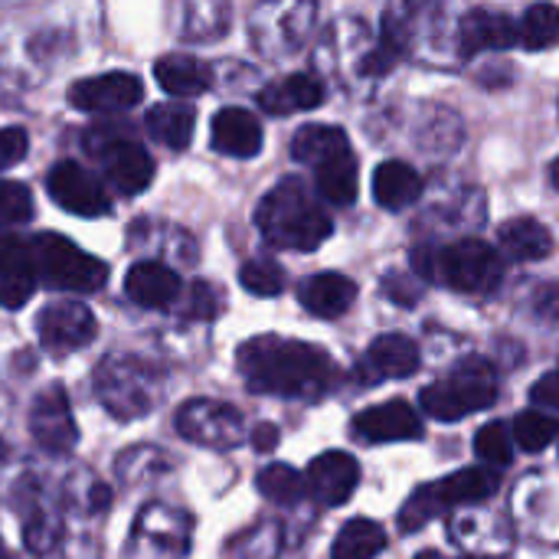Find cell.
Here are the masks:
<instances>
[{"mask_svg":"<svg viewBox=\"0 0 559 559\" xmlns=\"http://www.w3.org/2000/svg\"><path fill=\"white\" fill-rule=\"evenodd\" d=\"M236 364L252 393L314 400L328 393L337 370L334 360L305 341L285 337H252L236 350Z\"/></svg>","mask_w":559,"mask_h":559,"instance_id":"1","label":"cell"},{"mask_svg":"<svg viewBox=\"0 0 559 559\" xmlns=\"http://www.w3.org/2000/svg\"><path fill=\"white\" fill-rule=\"evenodd\" d=\"M255 226L272 246L292 249V252H314L334 233L331 216L308 193V187L295 177L275 183L262 197L255 210Z\"/></svg>","mask_w":559,"mask_h":559,"instance_id":"2","label":"cell"},{"mask_svg":"<svg viewBox=\"0 0 559 559\" xmlns=\"http://www.w3.org/2000/svg\"><path fill=\"white\" fill-rule=\"evenodd\" d=\"M413 265L423 278H436L455 292H495L504 278V259L481 239H459L442 249H416Z\"/></svg>","mask_w":559,"mask_h":559,"instance_id":"3","label":"cell"},{"mask_svg":"<svg viewBox=\"0 0 559 559\" xmlns=\"http://www.w3.org/2000/svg\"><path fill=\"white\" fill-rule=\"evenodd\" d=\"M95 393L102 400V406L118 419V423H134L141 416H147L157 400H160V386H164V373L131 354H111L95 367Z\"/></svg>","mask_w":559,"mask_h":559,"instance_id":"4","label":"cell"},{"mask_svg":"<svg viewBox=\"0 0 559 559\" xmlns=\"http://www.w3.org/2000/svg\"><path fill=\"white\" fill-rule=\"evenodd\" d=\"M498 400V377L488 360L465 357L455 370L423 390V409L439 423H455L488 409Z\"/></svg>","mask_w":559,"mask_h":559,"instance_id":"5","label":"cell"},{"mask_svg":"<svg viewBox=\"0 0 559 559\" xmlns=\"http://www.w3.org/2000/svg\"><path fill=\"white\" fill-rule=\"evenodd\" d=\"M501 488V475L491 468H462L436 485L419 488L406 508L400 511V527L403 531H419L429 524V518L449 511V508H468V504H485L495 498Z\"/></svg>","mask_w":559,"mask_h":559,"instance_id":"6","label":"cell"},{"mask_svg":"<svg viewBox=\"0 0 559 559\" xmlns=\"http://www.w3.org/2000/svg\"><path fill=\"white\" fill-rule=\"evenodd\" d=\"M36 275L59 292H98L108 282V265L59 233H39L29 246Z\"/></svg>","mask_w":559,"mask_h":559,"instance_id":"7","label":"cell"},{"mask_svg":"<svg viewBox=\"0 0 559 559\" xmlns=\"http://www.w3.org/2000/svg\"><path fill=\"white\" fill-rule=\"evenodd\" d=\"M177 432L193 445L226 452L242 442V416L216 400H190L177 409Z\"/></svg>","mask_w":559,"mask_h":559,"instance_id":"8","label":"cell"},{"mask_svg":"<svg viewBox=\"0 0 559 559\" xmlns=\"http://www.w3.org/2000/svg\"><path fill=\"white\" fill-rule=\"evenodd\" d=\"M46 193L52 197L56 206H62L72 216H105L111 210V200L105 187L79 164L62 160L46 174Z\"/></svg>","mask_w":559,"mask_h":559,"instance_id":"9","label":"cell"},{"mask_svg":"<svg viewBox=\"0 0 559 559\" xmlns=\"http://www.w3.org/2000/svg\"><path fill=\"white\" fill-rule=\"evenodd\" d=\"M36 331H39V344L49 354H72L85 344H92L98 324L95 314L79 305V301H56L46 305L36 318Z\"/></svg>","mask_w":559,"mask_h":559,"instance_id":"10","label":"cell"},{"mask_svg":"<svg viewBox=\"0 0 559 559\" xmlns=\"http://www.w3.org/2000/svg\"><path fill=\"white\" fill-rule=\"evenodd\" d=\"M29 432H33L36 445L49 455H69L72 452V445L79 442V429L72 423V409H69L62 386H49L33 400Z\"/></svg>","mask_w":559,"mask_h":559,"instance_id":"11","label":"cell"},{"mask_svg":"<svg viewBox=\"0 0 559 559\" xmlns=\"http://www.w3.org/2000/svg\"><path fill=\"white\" fill-rule=\"evenodd\" d=\"M144 98L134 72H105L69 85V105L79 111H128Z\"/></svg>","mask_w":559,"mask_h":559,"instance_id":"12","label":"cell"},{"mask_svg":"<svg viewBox=\"0 0 559 559\" xmlns=\"http://www.w3.org/2000/svg\"><path fill=\"white\" fill-rule=\"evenodd\" d=\"M95 154H98V160L105 167L108 183L118 193L138 197V193H144L151 187L154 160H151V154L141 144H134L128 138H105V144H98Z\"/></svg>","mask_w":559,"mask_h":559,"instance_id":"13","label":"cell"},{"mask_svg":"<svg viewBox=\"0 0 559 559\" xmlns=\"http://www.w3.org/2000/svg\"><path fill=\"white\" fill-rule=\"evenodd\" d=\"M305 485L314 501H321L328 508H341L350 501V495L360 485V465L347 452H324L308 465Z\"/></svg>","mask_w":559,"mask_h":559,"instance_id":"14","label":"cell"},{"mask_svg":"<svg viewBox=\"0 0 559 559\" xmlns=\"http://www.w3.org/2000/svg\"><path fill=\"white\" fill-rule=\"evenodd\" d=\"M416 370H419V347L406 334H380L360 360V377L367 383L403 380L413 377Z\"/></svg>","mask_w":559,"mask_h":559,"instance_id":"15","label":"cell"},{"mask_svg":"<svg viewBox=\"0 0 559 559\" xmlns=\"http://www.w3.org/2000/svg\"><path fill=\"white\" fill-rule=\"evenodd\" d=\"M354 432L367 442H406V439L423 436V423L409 403L393 400V403H380V406L357 413Z\"/></svg>","mask_w":559,"mask_h":559,"instance_id":"16","label":"cell"},{"mask_svg":"<svg viewBox=\"0 0 559 559\" xmlns=\"http://www.w3.org/2000/svg\"><path fill=\"white\" fill-rule=\"evenodd\" d=\"M36 288V265L29 246L13 236H0V305L23 308Z\"/></svg>","mask_w":559,"mask_h":559,"instance_id":"17","label":"cell"},{"mask_svg":"<svg viewBox=\"0 0 559 559\" xmlns=\"http://www.w3.org/2000/svg\"><path fill=\"white\" fill-rule=\"evenodd\" d=\"M213 147L229 157H255L262 151V124L246 108H223L210 128Z\"/></svg>","mask_w":559,"mask_h":559,"instance_id":"18","label":"cell"},{"mask_svg":"<svg viewBox=\"0 0 559 559\" xmlns=\"http://www.w3.org/2000/svg\"><path fill=\"white\" fill-rule=\"evenodd\" d=\"M324 102V85L308 75V72H295L285 75L272 85H265L259 92V105L269 115H295V111H311Z\"/></svg>","mask_w":559,"mask_h":559,"instance_id":"19","label":"cell"},{"mask_svg":"<svg viewBox=\"0 0 559 559\" xmlns=\"http://www.w3.org/2000/svg\"><path fill=\"white\" fill-rule=\"evenodd\" d=\"M124 295L141 308H167L180 295V278L160 262H138L124 275Z\"/></svg>","mask_w":559,"mask_h":559,"instance_id":"20","label":"cell"},{"mask_svg":"<svg viewBox=\"0 0 559 559\" xmlns=\"http://www.w3.org/2000/svg\"><path fill=\"white\" fill-rule=\"evenodd\" d=\"M298 301L318 318H341L357 301V285L341 272H321L301 282Z\"/></svg>","mask_w":559,"mask_h":559,"instance_id":"21","label":"cell"},{"mask_svg":"<svg viewBox=\"0 0 559 559\" xmlns=\"http://www.w3.org/2000/svg\"><path fill=\"white\" fill-rule=\"evenodd\" d=\"M154 79L157 85L167 92V95H177V98H193V95H203L210 85H213V69L193 56H183V52H167L154 62Z\"/></svg>","mask_w":559,"mask_h":559,"instance_id":"22","label":"cell"},{"mask_svg":"<svg viewBox=\"0 0 559 559\" xmlns=\"http://www.w3.org/2000/svg\"><path fill=\"white\" fill-rule=\"evenodd\" d=\"M518 43V23H511V16L504 13H491V10H472L462 20V52L475 56L485 49H508Z\"/></svg>","mask_w":559,"mask_h":559,"instance_id":"23","label":"cell"},{"mask_svg":"<svg viewBox=\"0 0 559 559\" xmlns=\"http://www.w3.org/2000/svg\"><path fill=\"white\" fill-rule=\"evenodd\" d=\"M498 242H501V252L511 262H537V259H547L554 252L550 229L540 219H531V216L508 219L501 226V233H498Z\"/></svg>","mask_w":559,"mask_h":559,"instance_id":"24","label":"cell"},{"mask_svg":"<svg viewBox=\"0 0 559 559\" xmlns=\"http://www.w3.org/2000/svg\"><path fill=\"white\" fill-rule=\"evenodd\" d=\"M423 197V177L403 164V160H386L373 170V200L386 210H406Z\"/></svg>","mask_w":559,"mask_h":559,"instance_id":"25","label":"cell"},{"mask_svg":"<svg viewBox=\"0 0 559 559\" xmlns=\"http://www.w3.org/2000/svg\"><path fill=\"white\" fill-rule=\"evenodd\" d=\"M193 124H197V111L190 105L180 102H167V105H154L144 115V128L154 141H160L170 151H183L193 141Z\"/></svg>","mask_w":559,"mask_h":559,"instance_id":"26","label":"cell"},{"mask_svg":"<svg viewBox=\"0 0 559 559\" xmlns=\"http://www.w3.org/2000/svg\"><path fill=\"white\" fill-rule=\"evenodd\" d=\"M347 151H350V141H347L344 128H334V124H305L292 138L295 160H301L308 167H318V164H324L337 154H347Z\"/></svg>","mask_w":559,"mask_h":559,"instance_id":"27","label":"cell"},{"mask_svg":"<svg viewBox=\"0 0 559 559\" xmlns=\"http://www.w3.org/2000/svg\"><path fill=\"white\" fill-rule=\"evenodd\" d=\"M314 183H318V193L328 203L350 206L357 200V157H354V151L318 164L314 167Z\"/></svg>","mask_w":559,"mask_h":559,"instance_id":"28","label":"cell"},{"mask_svg":"<svg viewBox=\"0 0 559 559\" xmlns=\"http://www.w3.org/2000/svg\"><path fill=\"white\" fill-rule=\"evenodd\" d=\"M386 547V534L377 521L367 518H354L341 527V534L334 537L331 557L334 559H377Z\"/></svg>","mask_w":559,"mask_h":559,"instance_id":"29","label":"cell"},{"mask_svg":"<svg viewBox=\"0 0 559 559\" xmlns=\"http://www.w3.org/2000/svg\"><path fill=\"white\" fill-rule=\"evenodd\" d=\"M518 39L527 49H547L559 43V7L554 3H537L524 13L518 26Z\"/></svg>","mask_w":559,"mask_h":559,"instance_id":"30","label":"cell"},{"mask_svg":"<svg viewBox=\"0 0 559 559\" xmlns=\"http://www.w3.org/2000/svg\"><path fill=\"white\" fill-rule=\"evenodd\" d=\"M255 485L275 504H298L308 495L305 475L295 472L292 465H269V468H262V475H259Z\"/></svg>","mask_w":559,"mask_h":559,"instance_id":"31","label":"cell"},{"mask_svg":"<svg viewBox=\"0 0 559 559\" xmlns=\"http://www.w3.org/2000/svg\"><path fill=\"white\" fill-rule=\"evenodd\" d=\"M559 436V419L554 416H547V413H534V409H527V413H521L518 419H514V442L524 449V452H544L554 439Z\"/></svg>","mask_w":559,"mask_h":559,"instance_id":"32","label":"cell"},{"mask_svg":"<svg viewBox=\"0 0 559 559\" xmlns=\"http://www.w3.org/2000/svg\"><path fill=\"white\" fill-rule=\"evenodd\" d=\"M239 282L249 295L275 298L285 288V269L278 262H269V259H252L239 269Z\"/></svg>","mask_w":559,"mask_h":559,"instance_id":"33","label":"cell"},{"mask_svg":"<svg viewBox=\"0 0 559 559\" xmlns=\"http://www.w3.org/2000/svg\"><path fill=\"white\" fill-rule=\"evenodd\" d=\"M475 452L485 462V468H504L511 465V436L501 423H488L475 436Z\"/></svg>","mask_w":559,"mask_h":559,"instance_id":"34","label":"cell"},{"mask_svg":"<svg viewBox=\"0 0 559 559\" xmlns=\"http://www.w3.org/2000/svg\"><path fill=\"white\" fill-rule=\"evenodd\" d=\"M33 216V193L26 183L0 180V229L20 226Z\"/></svg>","mask_w":559,"mask_h":559,"instance_id":"35","label":"cell"},{"mask_svg":"<svg viewBox=\"0 0 559 559\" xmlns=\"http://www.w3.org/2000/svg\"><path fill=\"white\" fill-rule=\"evenodd\" d=\"M190 314L193 318H200V321H213L216 314H219V308H223V298H219V292H216V285H210V282H193L190 285Z\"/></svg>","mask_w":559,"mask_h":559,"instance_id":"36","label":"cell"},{"mask_svg":"<svg viewBox=\"0 0 559 559\" xmlns=\"http://www.w3.org/2000/svg\"><path fill=\"white\" fill-rule=\"evenodd\" d=\"M29 151V134L26 128H0V170L20 164Z\"/></svg>","mask_w":559,"mask_h":559,"instance_id":"37","label":"cell"},{"mask_svg":"<svg viewBox=\"0 0 559 559\" xmlns=\"http://www.w3.org/2000/svg\"><path fill=\"white\" fill-rule=\"evenodd\" d=\"M534 314L547 324H559V282H547L534 292Z\"/></svg>","mask_w":559,"mask_h":559,"instance_id":"38","label":"cell"},{"mask_svg":"<svg viewBox=\"0 0 559 559\" xmlns=\"http://www.w3.org/2000/svg\"><path fill=\"white\" fill-rule=\"evenodd\" d=\"M531 396H534V403H540V406H554V409H559V370L540 377V380L534 383Z\"/></svg>","mask_w":559,"mask_h":559,"instance_id":"39","label":"cell"},{"mask_svg":"<svg viewBox=\"0 0 559 559\" xmlns=\"http://www.w3.org/2000/svg\"><path fill=\"white\" fill-rule=\"evenodd\" d=\"M396 59H400V46L386 39V43H383V46H377V49H373V56L364 62V72H370V75H373V72H386V69H393V62H396Z\"/></svg>","mask_w":559,"mask_h":559,"instance_id":"40","label":"cell"},{"mask_svg":"<svg viewBox=\"0 0 559 559\" xmlns=\"http://www.w3.org/2000/svg\"><path fill=\"white\" fill-rule=\"evenodd\" d=\"M252 445H255V452H272L278 445V429L275 426H259L252 432Z\"/></svg>","mask_w":559,"mask_h":559,"instance_id":"41","label":"cell"},{"mask_svg":"<svg viewBox=\"0 0 559 559\" xmlns=\"http://www.w3.org/2000/svg\"><path fill=\"white\" fill-rule=\"evenodd\" d=\"M108 504H111V495H108V488L95 485V488H92V511H102V508H108Z\"/></svg>","mask_w":559,"mask_h":559,"instance_id":"42","label":"cell"},{"mask_svg":"<svg viewBox=\"0 0 559 559\" xmlns=\"http://www.w3.org/2000/svg\"><path fill=\"white\" fill-rule=\"evenodd\" d=\"M550 177H554V187L559 190V157L554 160V167H550Z\"/></svg>","mask_w":559,"mask_h":559,"instance_id":"43","label":"cell"},{"mask_svg":"<svg viewBox=\"0 0 559 559\" xmlns=\"http://www.w3.org/2000/svg\"><path fill=\"white\" fill-rule=\"evenodd\" d=\"M416 559H445V557H442V554H432V550H429V554H419Z\"/></svg>","mask_w":559,"mask_h":559,"instance_id":"44","label":"cell"},{"mask_svg":"<svg viewBox=\"0 0 559 559\" xmlns=\"http://www.w3.org/2000/svg\"><path fill=\"white\" fill-rule=\"evenodd\" d=\"M3 459H7V442L0 439V462H3Z\"/></svg>","mask_w":559,"mask_h":559,"instance_id":"45","label":"cell"},{"mask_svg":"<svg viewBox=\"0 0 559 559\" xmlns=\"http://www.w3.org/2000/svg\"><path fill=\"white\" fill-rule=\"evenodd\" d=\"M0 559H13L10 554H7V550H3V544H0Z\"/></svg>","mask_w":559,"mask_h":559,"instance_id":"46","label":"cell"}]
</instances>
